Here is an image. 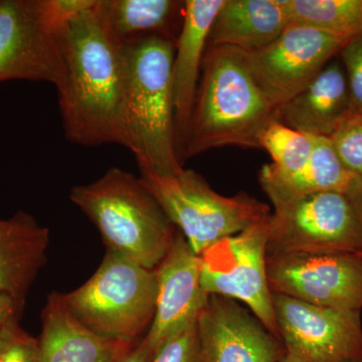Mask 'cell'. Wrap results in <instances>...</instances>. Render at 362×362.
<instances>
[{"label":"cell","instance_id":"6da1fadb","mask_svg":"<svg viewBox=\"0 0 362 362\" xmlns=\"http://www.w3.org/2000/svg\"><path fill=\"white\" fill-rule=\"evenodd\" d=\"M96 4L69 21L59 35L66 69L65 84L58 90L59 111L69 141L122 145L125 56Z\"/></svg>","mask_w":362,"mask_h":362},{"label":"cell","instance_id":"7a4b0ae2","mask_svg":"<svg viewBox=\"0 0 362 362\" xmlns=\"http://www.w3.org/2000/svg\"><path fill=\"white\" fill-rule=\"evenodd\" d=\"M278 109L252 76L249 54L207 45L201 78L178 158L181 164L214 148H259V137Z\"/></svg>","mask_w":362,"mask_h":362},{"label":"cell","instance_id":"3957f363","mask_svg":"<svg viewBox=\"0 0 362 362\" xmlns=\"http://www.w3.org/2000/svg\"><path fill=\"white\" fill-rule=\"evenodd\" d=\"M122 45L126 64L122 145L135 156L140 173L177 175L185 168L176 145L175 42L146 35Z\"/></svg>","mask_w":362,"mask_h":362},{"label":"cell","instance_id":"277c9868","mask_svg":"<svg viewBox=\"0 0 362 362\" xmlns=\"http://www.w3.org/2000/svg\"><path fill=\"white\" fill-rule=\"evenodd\" d=\"M70 199L96 226L107 250L154 270L165 258L177 228L141 178L119 168L71 188Z\"/></svg>","mask_w":362,"mask_h":362},{"label":"cell","instance_id":"5b68a950","mask_svg":"<svg viewBox=\"0 0 362 362\" xmlns=\"http://www.w3.org/2000/svg\"><path fill=\"white\" fill-rule=\"evenodd\" d=\"M62 297L71 315L88 329L134 344L156 314V271L107 250L94 275Z\"/></svg>","mask_w":362,"mask_h":362},{"label":"cell","instance_id":"8992f818","mask_svg":"<svg viewBox=\"0 0 362 362\" xmlns=\"http://www.w3.org/2000/svg\"><path fill=\"white\" fill-rule=\"evenodd\" d=\"M140 178L197 255L271 216L264 202L245 192L218 194L190 169L169 176L140 173Z\"/></svg>","mask_w":362,"mask_h":362},{"label":"cell","instance_id":"52a82bcc","mask_svg":"<svg viewBox=\"0 0 362 362\" xmlns=\"http://www.w3.org/2000/svg\"><path fill=\"white\" fill-rule=\"evenodd\" d=\"M299 252L362 255L358 220L346 194L319 192L274 207L267 256Z\"/></svg>","mask_w":362,"mask_h":362},{"label":"cell","instance_id":"ba28073f","mask_svg":"<svg viewBox=\"0 0 362 362\" xmlns=\"http://www.w3.org/2000/svg\"><path fill=\"white\" fill-rule=\"evenodd\" d=\"M270 216L202 252V285L209 296L216 295L246 304L267 329L280 339L267 274Z\"/></svg>","mask_w":362,"mask_h":362},{"label":"cell","instance_id":"9c48e42d","mask_svg":"<svg viewBox=\"0 0 362 362\" xmlns=\"http://www.w3.org/2000/svg\"><path fill=\"white\" fill-rule=\"evenodd\" d=\"M63 28L52 20L45 0H0V83L47 82L61 89L66 82Z\"/></svg>","mask_w":362,"mask_h":362},{"label":"cell","instance_id":"30bf717a","mask_svg":"<svg viewBox=\"0 0 362 362\" xmlns=\"http://www.w3.org/2000/svg\"><path fill=\"white\" fill-rule=\"evenodd\" d=\"M349 40L314 26L291 23L271 44L249 54L250 68L279 110L306 89Z\"/></svg>","mask_w":362,"mask_h":362},{"label":"cell","instance_id":"8fae6325","mask_svg":"<svg viewBox=\"0 0 362 362\" xmlns=\"http://www.w3.org/2000/svg\"><path fill=\"white\" fill-rule=\"evenodd\" d=\"M272 293L337 310L362 309V255L299 252L267 259Z\"/></svg>","mask_w":362,"mask_h":362},{"label":"cell","instance_id":"7c38bea8","mask_svg":"<svg viewBox=\"0 0 362 362\" xmlns=\"http://www.w3.org/2000/svg\"><path fill=\"white\" fill-rule=\"evenodd\" d=\"M279 337L296 362L362 358L361 312L326 308L273 293Z\"/></svg>","mask_w":362,"mask_h":362},{"label":"cell","instance_id":"4fadbf2b","mask_svg":"<svg viewBox=\"0 0 362 362\" xmlns=\"http://www.w3.org/2000/svg\"><path fill=\"white\" fill-rule=\"evenodd\" d=\"M204 362H281L282 341L235 300L209 295L197 322Z\"/></svg>","mask_w":362,"mask_h":362},{"label":"cell","instance_id":"5bb4252c","mask_svg":"<svg viewBox=\"0 0 362 362\" xmlns=\"http://www.w3.org/2000/svg\"><path fill=\"white\" fill-rule=\"evenodd\" d=\"M156 271V314L144 338L157 354L168 340L197 324L209 295L202 285L201 257L180 230Z\"/></svg>","mask_w":362,"mask_h":362},{"label":"cell","instance_id":"9a60e30c","mask_svg":"<svg viewBox=\"0 0 362 362\" xmlns=\"http://www.w3.org/2000/svg\"><path fill=\"white\" fill-rule=\"evenodd\" d=\"M226 0H187L173 65L176 145L187 133L211 26Z\"/></svg>","mask_w":362,"mask_h":362},{"label":"cell","instance_id":"2e32d148","mask_svg":"<svg viewBox=\"0 0 362 362\" xmlns=\"http://www.w3.org/2000/svg\"><path fill=\"white\" fill-rule=\"evenodd\" d=\"M42 323L40 362H114L136 344L88 329L71 315L58 292L47 296Z\"/></svg>","mask_w":362,"mask_h":362},{"label":"cell","instance_id":"e0dca14e","mask_svg":"<svg viewBox=\"0 0 362 362\" xmlns=\"http://www.w3.org/2000/svg\"><path fill=\"white\" fill-rule=\"evenodd\" d=\"M352 114L344 68L332 59L306 89L279 109L278 120L305 134L329 138Z\"/></svg>","mask_w":362,"mask_h":362},{"label":"cell","instance_id":"ac0fdd59","mask_svg":"<svg viewBox=\"0 0 362 362\" xmlns=\"http://www.w3.org/2000/svg\"><path fill=\"white\" fill-rule=\"evenodd\" d=\"M51 235L35 216L18 211L0 218V294L25 304L26 296L47 259Z\"/></svg>","mask_w":362,"mask_h":362},{"label":"cell","instance_id":"d6986e66","mask_svg":"<svg viewBox=\"0 0 362 362\" xmlns=\"http://www.w3.org/2000/svg\"><path fill=\"white\" fill-rule=\"evenodd\" d=\"M291 23L289 0H226L207 45L251 54L271 44Z\"/></svg>","mask_w":362,"mask_h":362},{"label":"cell","instance_id":"ffe728a7","mask_svg":"<svg viewBox=\"0 0 362 362\" xmlns=\"http://www.w3.org/2000/svg\"><path fill=\"white\" fill-rule=\"evenodd\" d=\"M356 180L343 168L326 137H315L310 158L297 170L282 173L270 163L259 173L262 188L274 207L319 192L347 194Z\"/></svg>","mask_w":362,"mask_h":362},{"label":"cell","instance_id":"44dd1931","mask_svg":"<svg viewBox=\"0 0 362 362\" xmlns=\"http://www.w3.org/2000/svg\"><path fill=\"white\" fill-rule=\"evenodd\" d=\"M185 1L175 0H97L96 11L107 32L120 45L146 35L176 42Z\"/></svg>","mask_w":362,"mask_h":362},{"label":"cell","instance_id":"7402d4cb","mask_svg":"<svg viewBox=\"0 0 362 362\" xmlns=\"http://www.w3.org/2000/svg\"><path fill=\"white\" fill-rule=\"evenodd\" d=\"M292 23L352 37L362 35V0H289Z\"/></svg>","mask_w":362,"mask_h":362},{"label":"cell","instance_id":"603a6c76","mask_svg":"<svg viewBox=\"0 0 362 362\" xmlns=\"http://www.w3.org/2000/svg\"><path fill=\"white\" fill-rule=\"evenodd\" d=\"M259 143V148L266 150L271 156L274 168L282 173H291L309 160L315 137L274 120L262 131Z\"/></svg>","mask_w":362,"mask_h":362},{"label":"cell","instance_id":"cb8c5ba5","mask_svg":"<svg viewBox=\"0 0 362 362\" xmlns=\"http://www.w3.org/2000/svg\"><path fill=\"white\" fill-rule=\"evenodd\" d=\"M329 139L345 170L362 181V114L350 115Z\"/></svg>","mask_w":362,"mask_h":362},{"label":"cell","instance_id":"d4e9b609","mask_svg":"<svg viewBox=\"0 0 362 362\" xmlns=\"http://www.w3.org/2000/svg\"><path fill=\"white\" fill-rule=\"evenodd\" d=\"M13 318L0 329V362H40V343Z\"/></svg>","mask_w":362,"mask_h":362},{"label":"cell","instance_id":"484cf974","mask_svg":"<svg viewBox=\"0 0 362 362\" xmlns=\"http://www.w3.org/2000/svg\"><path fill=\"white\" fill-rule=\"evenodd\" d=\"M152 362H204L197 324L164 343Z\"/></svg>","mask_w":362,"mask_h":362},{"label":"cell","instance_id":"4316f807","mask_svg":"<svg viewBox=\"0 0 362 362\" xmlns=\"http://www.w3.org/2000/svg\"><path fill=\"white\" fill-rule=\"evenodd\" d=\"M339 54L349 83L352 112L362 114V35L350 39Z\"/></svg>","mask_w":362,"mask_h":362},{"label":"cell","instance_id":"83f0119b","mask_svg":"<svg viewBox=\"0 0 362 362\" xmlns=\"http://www.w3.org/2000/svg\"><path fill=\"white\" fill-rule=\"evenodd\" d=\"M25 309V303L18 301L13 297L0 294V329L11 319L21 318Z\"/></svg>","mask_w":362,"mask_h":362},{"label":"cell","instance_id":"f1b7e54d","mask_svg":"<svg viewBox=\"0 0 362 362\" xmlns=\"http://www.w3.org/2000/svg\"><path fill=\"white\" fill-rule=\"evenodd\" d=\"M156 354V350L152 349L143 337L129 351L126 352L114 362H152Z\"/></svg>","mask_w":362,"mask_h":362},{"label":"cell","instance_id":"f546056e","mask_svg":"<svg viewBox=\"0 0 362 362\" xmlns=\"http://www.w3.org/2000/svg\"><path fill=\"white\" fill-rule=\"evenodd\" d=\"M351 202L356 211L357 220H358L359 228H361V237L362 245V181L356 180L352 187L349 188L346 194Z\"/></svg>","mask_w":362,"mask_h":362},{"label":"cell","instance_id":"4dcf8cb0","mask_svg":"<svg viewBox=\"0 0 362 362\" xmlns=\"http://www.w3.org/2000/svg\"><path fill=\"white\" fill-rule=\"evenodd\" d=\"M281 362H296V361H295L294 359L291 358V357L288 356L287 354H286L284 359H283V361Z\"/></svg>","mask_w":362,"mask_h":362},{"label":"cell","instance_id":"1f68e13d","mask_svg":"<svg viewBox=\"0 0 362 362\" xmlns=\"http://www.w3.org/2000/svg\"><path fill=\"white\" fill-rule=\"evenodd\" d=\"M352 362H362V358L361 359H358V361H352Z\"/></svg>","mask_w":362,"mask_h":362}]
</instances>
